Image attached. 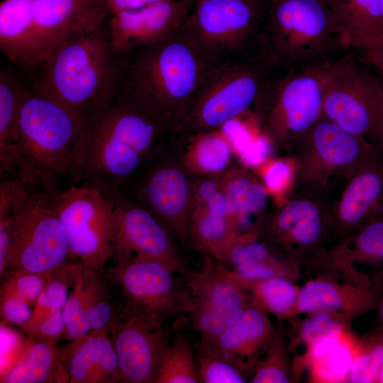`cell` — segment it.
<instances>
[{
  "mask_svg": "<svg viewBox=\"0 0 383 383\" xmlns=\"http://www.w3.org/2000/svg\"><path fill=\"white\" fill-rule=\"evenodd\" d=\"M153 111L117 89L111 100L85 121L78 183L113 193L178 136Z\"/></svg>",
  "mask_w": 383,
  "mask_h": 383,
  "instance_id": "cell-1",
  "label": "cell"
},
{
  "mask_svg": "<svg viewBox=\"0 0 383 383\" xmlns=\"http://www.w3.org/2000/svg\"><path fill=\"white\" fill-rule=\"evenodd\" d=\"M211 67L182 24L119 57L118 89L181 130L193 94Z\"/></svg>",
  "mask_w": 383,
  "mask_h": 383,
  "instance_id": "cell-2",
  "label": "cell"
},
{
  "mask_svg": "<svg viewBox=\"0 0 383 383\" xmlns=\"http://www.w3.org/2000/svg\"><path fill=\"white\" fill-rule=\"evenodd\" d=\"M104 24L70 36L28 81L32 90L57 101L85 121L101 110L118 89L119 57Z\"/></svg>",
  "mask_w": 383,
  "mask_h": 383,
  "instance_id": "cell-3",
  "label": "cell"
},
{
  "mask_svg": "<svg viewBox=\"0 0 383 383\" xmlns=\"http://www.w3.org/2000/svg\"><path fill=\"white\" fill-rule=\"evenodd\" d=\"M84 122L61 103L31 89L21 113L16 176L28 187L50 194L78 183Z\"/></svg>",
  "mask_w": 383,
  "mask_h": 383,
  "instance_id": "cell-4",
  "label": "cell"
},
{
  "mask_svg": "<svg viewBox=\"0 0 383 383\" xmlns=\"http://www.w3.org/2000/svg\"><path fill=\"white\" fill-rule=\"evenodd\" d=\"M348 49L326 0H272L260 59L274 74L320 66Z\"/></svg>",
  "mask_w": 383,
  "mask_h": 383,
  "instance_id": "cell-5",
  "label": "cell"
},
{
  "mask_svg": "<svg viewBox=\"0 0 383 383\" xmlns=\"http://www.w3.org/2000/svg\"><path fill=\"white\" fill-rule=\"evenodd\" d=\"M374 144L322 116L283 155L292 158L295 165L289 194L332 203L352 170Z\"/></svg>",
  "mask_w": 383,
  "mask_h": 383,
  "instance_id": "cell-6",
  "label": "cell"
},
{
  "mask_svg": "<svg viewBox=\"0 0 383 383\" xmlns=\"http://www.w3.org/2000/svg\"><path fill=\"white\" fill-rule=\"evenodd\" d=\"M267 9L245 0H192L182 23L211 66L260 59Z\"/></svg>",
  "mask_w": 383,
  "mask_h": 383,
  "instance_id": "cell-7",
  "label": "cell"
},
{
  "mask_svg": "<svg viewBox=\"0 0 383 383\" xmlns=\"http://www.w3.org/2000/svg\"><path fill=\"white\" fill-rule=\"evenodd\" d=\"M322 65L273 74L252 109L258 132L284 155L323 116Z\"/></svg>",
  "mask_w": 383,
  "mask_h": 383,
  "instance_id": "cell-8",
  "label": "cell"
},
{
  "mask_svg": "<svg viewBox=\"0 0 383 383\" xmlns=\"http://www.w3.org/2000/svg\"><path fill=\"white\" fill-rule=\"evenodd\" d=\"M273 74L260 59L211 67L193 94L182 130L189 133L218 130L252 111Z\"/></svg>",
  "mask_w": 383,
  "mask_h": 383,
  "instance_id": "cell-9",
  "label": "cell"
},
{
  "mask_svg": "<svg viewBox=\"0 0 383 383\" xmlns=\"http://www.w3.org/2000/svg\"><path fill=\"white\" fill-rule=\"evenodd\" d=\"M9 219L11 244L5 272L48 274L67 261L69 246L52 194L23 187L13 201Z\"/></svg>",
  "mask_w": 383,
  "mask_h": 383,
  "instance_id": "cell-10",
  "label": "cell"
},
{
  "mask_svg": "<svg viewBox=\"0 0 383 383\" xmlns=\"http://www.w3.org/2000/svg\"><path fill=\"white\" fill-rule=\"evenodd\" d=\"M70 255L84 271L105 273L114 233L111 196L97 187L74 183L52 194Z\"/></svg>",
  "mask_w": 383,
  "mask_h": 383,
  "instance_id": "cell-11",
  "label": "cell"
},
{
  "mask_svg": "<svg viewBox=\"0 0 383 383\" xmlns=\"http://www.w3.org/2000/svg\"><path fill=\"white\" fill-rule=\"evenodd\" d=\"M259 234L299 267L321 260L338 245L330 203L296 193L263 219Z\"/></svg>",
  "mask_w": 383,
  "mask_h": 383,
  "instance_id": "cell-12",
  "label": "cell"
},
{
  "mask_svg": "<svg viewBox=\"0 0 383 383\" xmlns=\"http://www.w3.org/2000/svg\"><path fill=\"white\" fill-rule=\"evenodd\" d=\"M323 116L345 131L374 141L383 117V82L346 57L322 65Z\"/></svg>",
  "mask_w": 383,
  "mask_h": 383,
  "instance_id": "cell-13",
  "label": "cell"
},
{
  "mask_svg": "<svg viewBox=\"0 0 383 383\" xmlns=\"http://www.w3.org/2000/svg\"><path fill=\"white\" fill-rule=\"evenodd\" d=\"M171 265L152 258L133 257L114 264L105 273L122 291L124 303L162 323L191 311L189 294Z\"/></svg>",
  "mask_w": 383,
  "mask_h": 383,
  "instance_id": "cell-14",
  "label": "cell"
},
{
  "mask_svg": "<svg viewBox=\"0 0 383 383\" xmlns=\"http://www.w3.org/2000/svg\"><path fill=\"white\" fill-rule=\"evenodd\" d=\"M203 267L180 274L189 294L193 328L208 343L233 324L252 301V295L226 268L206 254Z\"/></svg>",
  "mask_w": 383,
  "mask_h": 383,
  "instance_id": "cell-15",
  "label": "cell"
},
{
  "mask_svg": "<svg viewBox=\"0 0 383 383\" xmlns=\"http://www.w3.org/2000/svg\"><path fill=\"white\" fill-rule=\"evenodd\" d=\"M162 323L126 303L117 309L109 333L120 382L156 383L171 345Z\"/></svg>",
  "mask_w": 383,
  "mask_h": 383,
  "instance_id": "cell-16",
  "label": "cell"
},
{
  "mask_svg": "<svg viewBox=\"0 0 383 383\" xmlns=\"http://www.w3.org/2000/svg\"><path fill=\"white\" fill-rule=\"evenodd\" d=\"M166 149V148H165ZM164 149L143 170L133 191L134 201L150 211L182 243L189 237L192 182L186 168L167 160Z\"/></svg>",
  "mask_w": 383,
  "mask_h": 383,
  "instance_id": "cell-17",
  "label": "cell"
},
{
  "mask_svg": "<svg viewBox=\"0 0 383 383\" xmlns=\"http://www.w3.org/2000/svg\"><path fill=\"white\" fill-rule=\"evenodd\" d=\"M109 194L114 211L111 257L114 264L133 257H147L167 262L181 272L184 268L174 247L172 234L162 223L121 190Z\"/></svg>",
  "mask_w": 383,
  "mask_h": 383,
  "instance_id": "cell-18",
  "label": "cell"
},
{
  "mask_svg": "<svg viewBox=\"0 0 383 383\" xmlns=\"http://www.w3.org/2000/svg\"><path fill=\"white\" fill-rule=\"evenodd\" d=\"M330 213L338 245L383 216V154L376 142L349 174Z\"/></svg>",
  "mask_w": 383,
  "mask_h": 383,
  "instance_id": "cell-19",
  "label": "cell"
},
{
  "mask_svg": "<svg viewBox=\"0 0 383 383\" xmlns=\"http://www.w3.org/2000/svg\"><path fill=\"white\" fill-rule=\"evenodd\" d=\"M316 262L324 272L299 287L296 315L324 311L351 320L377 306L379 290L352 279L333 265L328 256Z\"/></svg>",
  "mask_w": 383,
  "mask_h": 383,
  "instance_id": "cell-20",
  "label": "cell"
},
{
  "mask_svg": "<svg viewBox=\"0 0 383 383\" xmlns=\"http://www.w3.org/2000/svg\"><path fill=\"white\" fill-rule=\"evenodd\" d=\"M190 3L191 0H161L109 17L104 27L116 55L121 57L178 28L185 20Z\"/></svg>",
  "mask_w": 383,
  "mask_h": 383,
  "instance_id": "cell-21",
  "label": "cell"
},
{
  "mask_svg": "<svg viewBox=\"0 0 383 383\" xmlns=\"http://www.w3.org/2000/svg\"><path fill=\"white\" fill-rule=\"evenodd\" d=\"M33 4L38 67L70 36L101 26L109 17L107 0H33Z\"/></svg>",
  "mask_w": 383,
  "mask_h": 383,
  "instance_id": "cell-22",
  "label": "cell"
},
{
  "mask_svg": "<svg viewBox=\"0 0 383 383\" xmlns=\"http://www.w3.org/2000/svg\"><path fill=\"white\" fill-rule=\"evenodd\" d=\"M277 335L268 312L252 299L243 314L208 343H199L238 367L253 372L267 347Z\"/></svg>",
  "mask_w": 383,
  "mask_h": 383,
  "instance_id": "cell-23",
  "label": "cell"
},
{
  "mask_svg": "<svg viewBox=\"0 0 383 383\" xmlns=\"http://www.w3.org/2000/svg\"><path fill=\"white\" fill-rule=\"evenodd\" d=\"M0 50L28 82L39 65L33 0L1 2Z\"/></svg>",
  "mask_w": 383,
  "mask_h": 383,
  "instance_id": "cell-24",
  "label": "cell"
},
{
  "mask_svg": "<svg viewBox=\"0 0 383 383\" xmlns=\"http://www.w3.org/2000/svg\"><path fill=\"white\" fill-rule=\"evenodd\" d=\"M62 360L68 382H120L118 358L109 332L91 331L77 338L62 353Z\"/></svg>",
  "mask_w": 383,
  "mask_h": 383,
  "instance_id": "cell-25",
  "label": "cell"
},
{
  "mask_svg": "<svg viewBox=\"0 0 383 383\" xmlns=\"http://www.w3.org/2000/svg\"><path fill=\"white\" fill-rule=\"evenodd\" d=\"M22 76L6 69L0 72V179L17 174L19 162L20 117L30 94Z\"/></svg>",
  "mask_w": 383,
  "mask_h": 383,
  "instance_id": "cell-26",
  "label": "cell"
},
{
  "mask_svg": "<svg viewBox=\"0 0 383 383\" xmlns=\"http://www.w3.org/2000/svg\"><path fill=\"white\" fill-rule=\"evenodd\" d=\"M328 255L330 261L335 267L357 282H359L357 275L362 267L373 270V280L381 289L383 285V216L360 227Z\"/></svg>",
  "mask_w": 383,
  "mask_h": 383,
  "instance_id": "cell-27",
  "label": "cell"
},
{
  "mask_svg": "<svg viewBox=\"0 0 383 383\" xmlns=\"http://www.w3.org/2000/svg\"><path fill=\"white\" fill-rule=\"evenodd\" d=\"M348 48L362 51L383 40V0H326Z\"/></svg>",
  "mask_w": 383,
  "mask_h": 383,
  "instance_id": "cell-28",
  "label": "cell"
},
{
  "mask_svg": "<svg viewBox=\"0 0 383 383\" xmlns=\"http://www.w3.org/2000/svg\"><path fill=\"white\" fill-rule=\"evenodd\" d=\"M360 341L348 328L313 343L305 354L311 380L318 383L348 382Z\"/></svg>",
  "mask_w": 383,
  "mask_h": 383,
  "instance_id": "cell-29",
  "label": "cell"
},
{
  "mask_svg": "<svg viewBox=\"0 0 383 383\" xmlns=\"http://www.w3.org/2000/svg\"><path fill=\"white\" fill-rule=\"evenodd\" d=\"M223 179L228 211L240 235L258 232L252 218L260 216L266 208L269 194L265 188L242 168L223 172Z\"/></svg>",
  "mask_w": 383,
  "mask_h": 383,
  "instance_id": "cell-30",
  "label": "cell"
},
{
  "mask_svg": "<svg viewBox=\"0 0 383 383\" xmlns=\"http://www.w3.org/2000/svg\"><path fill=\"white\" fill-rule=\"evenodd\" d=\"M68 382V374L62 353L54 342L31 338L21 358L1 374V382L42 383Z\"/></svg>",
  "mask_w": 383,
  "mask_h": 383,
  "instance_id": "cell-31",
  "label": "cell"
},
{
  "mask_svg": "<svg viewBox=\"0 0 383 383\" xmlns=\"http://www.w3.org/2000/svg\"><path fill=\"white\" fill-rule=\"evenodd\" d=\"M239 236L238 227L227 209H192L189 239L203 254L221 262Z\"/></svg>",
  "mask_w": 383,
  "mask_h": 383,
  "instance_id": "cell-32",
  "label": "cell"
},
{
  "mask_svg": "<svg viewBox=\"0 0 383 383\" xmlns=\"http://www.w3.org/2000/svg\"><path fill=\"white\" fill-rule=\"evenodd\" d=\"M182 131L188 140L183 160V165L187 170L202 175L225 172L233 152L220 129L193 133Z\"/></svg>",
  "mask_w": 383,
  "mask_h": 383,
  "instance_id": "cell-33",
  "label": "cell"
},
{
  "mask_svg": "<svg viewBox=\"0 0 383 383\" xmlns=\"http://www.w3.org/2000/svg\"><path fill=\"white\" fill-rule=\"evenodd\" d=\"M248 291L254 301L279 318L296 315L299 287L294 279L275 276L253 284Z\"/></svg>",
  "mask_w": 383,
  "mask_h": 383,
  "instance_id": "cell-34",
  "label": "cell"
},
{
  "mask_svg": "<svg viewBox=\"0 0 383 383\" xmlns=\"http://www.w3.org/2000/svg\"><path fill=\"white\" fill-rule=\"evenodd\" d=\"M87 289V310L92 331L109 332L117 309L112 300L104 274L83 270Z\"/></svg>",
  "mask_w": 383,
  "mask_h": 383,
  "instance_id": "cell-35",
  "label": "cell"
},
{
  "mask_svg": "<svg viewBox=\"0 0 383 383\" xmlns=\"http://www.w3.org/2000/svg\"><path fill=\"white\" fill-rule=\"evenodd\" d=\"M156 383H200L196 358L187 338H177L170 345Z\"/></svg>",
  "mask_w": 383,
  "mask_h": 383,
  "instance_id": "cell-36",
  "label": "cell"
},
{
  "mask_svg": "<svg viewBox=\"0 0 383 383\" xmlns=\"http://www.w3.org/2000/svg\"><path fill=\"white\" fill-rule=\"evenodd\" d=\"M292 376L286 347L277 333L255 367L250 382L287 383Z\"/></svg>",
  "mask_w": 383,
  "mask_h": 383,
  "instance_id": "cell-37",
  "label": "cell"
},
{
  "mask_svg": "<svg viewBox=\"0 0 383 383\" xmlns=\"http://www.w3.org/2000/svg\"><path fill=\"white\" fill-rule=\"evenodd\" d=\"M201 383H243L245 374L235 365L197 344L195 356Z\"/></svg>",
  "mask_w": 383,
  "mask_h": 383,
  "instance_id": "cell-38",
  "label": "cell"
},
{
  "mask_svg": "<svg viewBox=\"0 0 383 383\" xmlns=\"http://www.w3.org/2000/svg\"><path fill=\"white\" fill-rule=\"evenodd\" d=\"M65 321L63 338L74 340L91 331L87 310V289L83 272L68 296L62 309Z\"/></svg>",
  "mask_w": 383,
  "mask_h": 383,
  "instance_id": "cell-39",
  "label": "cell"
},
{
  "mask_svg": "<svg viewBox=\"0 0 383 383\" xmlns=\"http://www.w3.org/2000/svg\"><path fill=\"white\" fill-rule=\"evenodd\" d=\"M383 365V336L360 341L349 372L348 382H377Z\"/></svg>",
  "mask_w": 383,
  "mask_h": 383,
  "instance_id": "cell-40",
  "label": "cell"
},
{
  "mask_svg": "<svg viewBox=\"0 0 383 383\" xmlns=\"http://www.w3.org/2000/svg\"><path fill=\"white\" fill-rule=\"evenodd\" d=\"M256 168L268 194L281 203L292 189L295 172L292 159L287 156L270 158Z\"/></svg>",
  "mask_w": 383,
  "mask_h": 383,
  "instance_id": "cell-41",
  "label": "cell"
},
{
  "mask_svg": "<svg viewBox=\"0 0 383 383\" xmlns=\"http://www.w3.org/2000/svg\"><path fill=\"white\" fill-rule=\"evenodd\" d=\"M300 324L299 338L306 346V351L322 338L348 328L350 319L324 311L306 313Z\"/></svg>",
  "mask_w": 383,
  "mask_h": 383,
  "instance_id": "cell-42",
  "label": "cell"
},
{
  "mask_svg": "<svg viewBox=\"0 0 383 383\" xmlns=\"http://www.w3.org/2000/svg\"><path fill=\"white\" fill-rule=\"evenodd\" d=\"M0 294H15L33 305L45 288L48 274L19 270H8L1 277Z\"/></svg>",
  "mask_w": 383,
  "mask_h": 383,
  "instance_id": "cell-43",
  "label": "cell"
},
{
  "mask_svg": "<svg viewBox=\"0 0 383 383\" xmlns=\"http://www.w3.org/2000/svg\"><path fill=\"white\" fill-rule=\"evenodd\" d=\"M1 317L22 328L30 320L33 309L26 300L15 294H0Z\"/></svg>",
  "mask_w": 383,
  "mask_h": 383,
  "instance_id": "cell-44",
  "label": "cell"
},
{
  "mask_svg": "<svg viewBox=\"0 0 383 383\" xmlns=\"http://www.w3.org/2000/svg\"><path fill=\"white\" fill-rule=\"evenodd\" d=\"M62 309L50 312L28 334L38 340L52 341L62 336L65 331Z\"/></svg>",
  "mask_w": 383,
  "mask_h": 383,
  "instance_id": "cell-45",
  "label": "cell"
},
{
  "mask_svg": "<svg viewBox=\"0 0 383 383\" xmlns=\"http://www.w3.org/2000/svg\"><path fill=\"white\" fill-rule=\"evenodd\" d=\"M273 150L271 142L259 133L238 157L244 166L256 168L270 159Z\"/></svg>",
  "mask_w": 383,
  "mask_h": 383,
  "instance_id": "cell-46",
  "label": "cell"
},
{
  "mask_svg": "<svg viewBox=\"0 0 383 383\" xmlns=\"http://www.w3.org/2000/svg\"><path fill=\"white\" fill-rule=\"evenodd\" d=\"M160 1L161 0H107L109 17L123 11L140 9Z\"/></svg>",
  "mask_w": 383,
  "mask_h": 383,
  "instance_id": "cell-47",
  "label": "cell"
},
{
  "mask_svg": "<svg viewBox=\"0 0 383 383\" xmlns=\"http://www.w3.org/2000/svg\"><path fill=\"white\" fill-rule=\"evenodd\" d=\"M363 60L377 68L383 74V45L363 51Z\"/></svg>",
  "mask_w": 383,
  "mask_h": 383,
  "instance_id": "cell-48",
  "label": "cell"
},
{
  "mask_svg": "<svg viewBox=\"0 0 383 383\" xmlns=\"http://www.w3.org/2000/svg\"><path fill=\"white\" fill-rule=\"evenodd\" d=\"M374 142H376L379 148L383 154V117L377 128Z\"/></svg>",
  "mask_w": 383,
  "mask_h": 383,
  "instance_id": "cell-49",
  "label": "cell"
},
{
  "mask_svg": "<svg viewBox=\"0 0 383 383\" xmlns=\"http://www.w3.org/2000/svg\"><path fill=\"white\" fill-rule=\"evenodd\" d=\"M245 1L252 2L263 8L268 9V6L272 0H245Z\"/></svg>",
  "mask_w": 383,
  "mask_h": 383,
  "instance_id": "cell-50",
  "label": "cell"
},
{
  "mask_svg": "<svg viewBox=\"0 0 383 383\" xmlns=\"http://www.w3.org/2000/svg\"><path fill=\"white\" fill-rule=\"evenodd\" d=\"M377 382L383 383V365H382V369H381V371H380V373H379V376Z\"/></svg>",
  "mask_w": 383,
  "mask_h": 383,
  "instance_id": "cell-51",
  "label": "cell"
},
{
  "mask_svg": "<svg viewBox=\"0 0 383 383\" xmlns=\"http://www.w3.org/2000/svg\"><path fill=\"white\" fill-rule=\"evenodd\" d=\"M381 45H383V40H382V43H381L378 46H377V47H379V46H381Z\"/></svg>",
  "mask_w": 383,
  "mask_h": 383,
  "instance_id": "cell-52",
  "label": "cell"
}]
</instances>
